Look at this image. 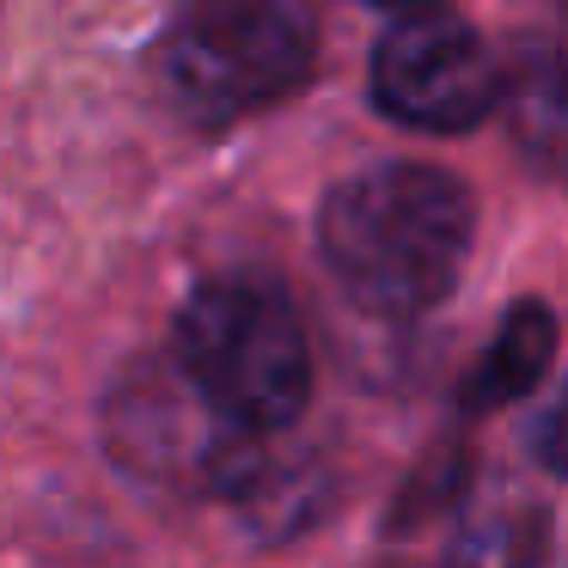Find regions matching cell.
<instances>
[{
    "label": "cell",
    "mask_w": 568,
    "mask_h": 568,
    "mask_svg": "<svg viewBox=\"0 0 568 568\" xmlns=\"http://www.w3.org/2000/svg\"><path fill=\"white\" fill-rule=\"evenodd\" d=\"M318 245L355 306L409 318L453 294L470 251V196L434 165H373L331 190Z\"/></svg>",
    "instance_id": "6da1fadb"
},
{
    "label": "cell",
    "mask_w": 568,
    "mask_h": 568,
    "mask_svg": "<svg viewBox=\"0 0 568 568\" xmlns=\"http://www.w3.org/2000/svg\"><path fill=\"white\" fill-rule=\"evenodd\" d=\"M178 373L239 434H275L312 397V348L294 300L257 275H226L178 312Z\"/></svg>",
    "instance_id": "7a4b0ae2"
},
{
    "label": "cell",
    "mask_w": 568,
    "mask_h": 568,
    "mask_svg": "<svg viewBox=\"0 0 568 568\" xmlns=\"http://www.w3.org/2000/svg\"><path fill=\"white\" fill-rule=\"evenodd\" d=\"M318 62V31L294 0H202L165 31V99L202 129L239 123L263 104L306 87Z\"/></svg>",
    "instance_id": "3957f363"
},
{
    "label": "cell",
    "mask_w": 568,
    "mask_h": 568,
    "mask_svg": "<svg viewBox=\"0 0 568 568\" xmlns=\"http://www.w3.org/2000/svg\"><path fill=\"white\" fill-rule=\"evenodd\" d=\"M373 99L392 123L458 135L501 104V62L453 19H404L373 55Z\"/></svg>",
    "instance_id": "277c9868"
},
{
    "label": "cell",
    "mask_w": 568,
    "mask_h": 568,
    "mask_svg": "<svg viewBox=\"0 0 568 568\" xmlns=\"http://www.w3.org/2000/svg\"><path fill=\"white\" fill-rule=\"evenodd\" d=\"M514 148L538 178L568 190V62L550 43H519L514 62L501 68V104Z\"/></svg>",
    "instance_id": "5b68a950"
},
{
    "label": "cell",
    "mask_w": 568,
    "mask_h": 568,
    "mask_svg": "<svg viewBox=\"0 0 568 568\" xmlns=\"http://www.w3.org/2000/svg\"><path fill=\"white\" fill-rule=\"evenodd\" d=\"M550 361H556V318H550V306H544V300H519V306L501 318L495 343L483 348V361L470 367L465 409H470V416H489V409L519 404V397L550 373Z\"/></svg>",
    "instance_id": "8992f818"
},
{
    "label": "cell",
    "mask_w": 568,
    "mask_h": 568,
    "mask_svg": "<svg viewBox=\"0 0 568 568\" xmlns=\"http://www.w3.org/2000/svg\"><path fill=\"white\" fill-rule=\"evenodd\" d=\"M550 556V519L538 501H507L483 507L465 519L446 568H544Z\"/></svg>",
    "instance_id": "52a82bcc"
},
{
    "label": "cell",
    "mask_w": 568,
    "mask_h": 568,
    "mask_svg": "<svg viewBox=\"0 0 568 568\" xmlns=\"http://www.w3.org/2000/svg\"><path fill=\"white\" fill-rule=\"evenodd\" d=\"M531 458H538L550 477H568V385L550 397V409L531 422Z\"/></svg>",
    "instance_id": "ba28073f"
},
{
    "label": "cell",
    "mask_w": 568,
    "mask_h": 568,
    "mask_svg": "<svg viewBox=\"0 0 568 568\" xmlns=\"http://www.w3.org/2000/svg\"><path fill=\"white\" fill-rule=\"evenodd\" d=\"M373 7H385V13H404V19H434L446 0H373Z\"/></svg>",
    "instance_id": "9c48e42d"
},
{
    "label": "cell",
    "mask_w": 568,
    "mask_h": 568,
    "mask_svg": "<svg viewBox=\"0 0 568 568\" xmlns=\"http://www.w3.org/2000/svg\"><path fill=\"white\" fill-rule=\"evenodd\" d=\"M562 13H568V0H562Z\"/></svg>",
    "instance_id": "30bf717a"
}]
</instances>
